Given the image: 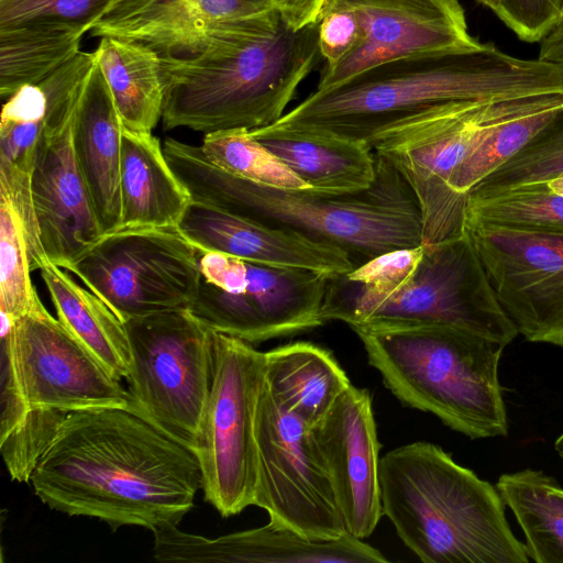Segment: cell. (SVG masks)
<instances>
[{
    "label": "cell",
    "mask_w": 563,
    "mask_h": 563,
    "mask_svg": "<svg viewBox=\"0 0 563 563\" xmlns=\"http://www.w3.org/2000/svg\"><path fill=\"white\" fill-rule=\"evenodd\" d=\"M30 483L52 510L154 530L192 508L202 472L192 449L141 415L101 407L65 419Z\"/></svg>",
    "instance_id": "obj_1"
},
{
    "label": "cell",
    "mask_w": 563,
    "mask_h": 563,
    "mask_svg": "<svg viewBox=\"0 0 563 563\" xmlns=\"http://www.w3.org/2000/svg\"><path fill=\"white\" fill-rule=\"evenodd\" d=\"M320 57L317 22L295 29L277 9L220 22L198 53L161 55L164 129L272 125Z\"/></svg>",
    "instance_id": "obj_2"
},
{
    "label": "cell",
    "mask_w": 563,
    "mask_h": 563,
    "mask_svg": "<svg viewBox=\"0 0 563 563\" xmlns=\"http://www.w3.org/2000/svg\"><path fill=\"white\" fill-rule=\"evenodd\" d=\"M563 95V66L522 59L493 44L386 62L314 90L274 126L363 141L427 108L470 100Z\"/></svg>",
    "instance_id": "obj_3"
},
{
    "label": "cell",
    "mask_w": 563,
    "mask_h": 563,
    "mask_svg": "<svg viewBox=\"0 0 563 563\" xmlns=\"http://www.w3.org/2000/svg\"><path fill=\"white\" fill-rule=\"evenodd\" d=\"M163 150L192 200L338 245L356 266L382 253L422 245L421 214L410 187L376 154V178L369 188L321 195L233 176L209 162L200 146L175 139H167Z\"/></svg>",
    "instance_id": "obj_4"
},
{
    "label": "cell",
    "mask_w": 563,
    "mask_h": 563,
    "mask_svg": "<svg viewBox=\"0 0 563 563\" xmlns=\"http://www.w3.org/2000/svg\"><path fill=\"white\" fill-rule=\"evenodd\" d=\"M383 516L424 563H528L496 486L418 441L379 461Z\"/></svg>",
    "instance_id": "obj_5"
},
{
    "label": "cell",
    "mask_w": 563,
    "mask_h": 563,
    "mask_svg": "<svg viewBox=\"0 0 563 563\" xmlns=\"http://www.w3.org/2000/svg\"><path fill=\"white\" fill-rule=\"evenodd\" d=\"M352 330L369 365L405 406L473 440L508 434L498 378L505 345L444 324Z\"/></svg>",
    "instance_id": "obj_6"
},
{
    "label": "cell",
    "mask_w": 563,
    "mask_h": 563,
    "mask_svg": "<svg viewBox=\"0 0 563 563\" xmlns=\"http://www.w3.org/2000/svg\"><path fill=\"white\" fill-rule=\"evenodd\" d=\"M563 106V95L437 104L387 123L363 141L401 175L419 206L422 245L464 232L466 200L449 183L503 123Z\"/></svg>",
    "instance_id": "obj_7"
},
{
    "label": "cell",
    "mask_w": 563,
    "mask_h": 563,
    "mask_svg": "<svg viewBox=\"0 0 563 563\" xmlns=\"http://www.w3.org/2000/svg\"><path fill=\"white\" fill-rule=\"evenodd\" d=\"M423 247L410 279L385 295L358 294L343 275L330 277L323 320L342 321L351 329L444 324L510 344L519 333L500 306L466 231Z\"/></svg>",
    "instance_id": "obj_8"
},
{
    "label": "cell",
    "mask_w": 563,
    "mask_h": 563,
    "mask_svg": "<svg viewBox=\"0 0 563 563\" xmlns=\"http://www.w3.org/2000/svg\"><path fill=\"white\" fill-rule=\"evenodd\" d=\"M132 410L195 450L213 374V330L188 309L124 322Z\"/></svg>",
    "instance_id": "obj_9"
},
{
    "label": "cell",
    "mask_w": 563,
    "mask_h": 563,
    "mask_svg": "<svg viewBox=\"0 0 563 563\" xmlns=\"http://www.w3.org/2000/svg\"><path fill=\"white\" fill-rule=\"evenodd\" d=\"M200 283L188 310L209 329L257 344L325 323L329 276L200 252Z\"/></svg>",
    "instance_id": "obj_10"
},
{
    "label": "cell",
    "mask_w": 563,
    "mask_h": 563,
    "mask_svg": "<svg viewBox=\"0 0 563 563\" xmlns=\"http://www.w3.org/2000/svg\"><path fill=\"white\" fill-rule=\"evenodd\" d=\"M264 353L213 331V374L195 453L206 501L224 518L254 505L255 417Z\"/></svg>",
    "instance_id": "obj_11"
},
{
    "label": "cell",
    "mask_w": 563,
    "mask_h": 563,
    "mask_svg": "<svg viewBox=\"0 0 563 563\" xmlns=\"http://www.w3.org/2000/svg\"><path fill=\"white\" fill-rule=\"evenodd\" d=\"M199 254L177 228L103 233L65 269L123 321L188 309L200 283Z\"/></svg>",
    "instance_id": "obj_12"
},
{
    "label": "cell",
    "mask_w": 563,
    "mask_h": 563,
    "mask_svg": "<svg viewBox=\"0 0 563 563\" xmlns=\"http://www.w3.org/2000/svg\"><path fill=\"white\" fill-rule=\"evenodd\" d=\"M1 371L13 376L29 410H132L129 390L44 307L15 321L1 316Z\"/></svg>",
    "instance_id": "obj_13"
},
{
    "label": "cell",
    "mask_w": 563,
    "mask_h": 563,
    "mask_svg": "<svg viewBox=\"0 0 563 563\" xmlns=\"http://www.w3.org/2000/svg\"><path fill=\"white\" fill-rule=\"evenodd\" d=\"M254 505L269 521L312 539L347 533L331 478L310 427L285 410L263 379L256 417Z\"/></svg>",
    "instance_id": "obj_14"
},
{
    "label": "cell",
    "mask_w": 563,
    "mask_h": 563,
    "mask_svg": "<svg viewBox=\"0 0 563 563\" xmlns=\"http://www.w3.org/2000/svg\"><path fill=\"white\" fill-rule=\"evenodd\" d=\"M464 230L519 334L563 347V233L465 218Z\"/></svg>",
    "instance_id": "obj_15"
},
{
    "label": "cell",
    "mask_w": 563,
    "mask_h": 563,
    "mask_svg": "<svg viewBox=\"0 0 563 563\" xmlns=\"http://www.w3.org/2000/svg\"><path fill=\"white\" fill-rule=\"evenodd\" d=\"M79 98L46 99V124L31 179L42 246L47 260L64 269L103 234L74 151Z\"/></svg>",
    "instance_id": "obj_16"
},
{
    "label": "cell",
    "mask_w": 563,
    "mask_h": 563,
    "mask_svg": "<svg viewBox=\"0 0 563 563\" xmlns=\"http://www.w3.org/2000/svg\"><path fill=\"white\" fill-rule=\"evenodd\" d=\"M354 12L363 38L339 65L322 67L316 90L333 88L379 64L472 47L459 0H328Z\"/></svg>",
    "instance_id": "obj_17"
},
{
    "label": "cell",
    "mask_w": 563,
    "mask_h": 563,
    "mask_svg": "<svg viewBox=\"0 0 563 563\" xmlns=\"http://www.w3.org/2000/svg\"><path fill=\"white\" fill-rule=\"evenodd\" d=\"M310 433L331 478L347 533L368 538L383 517L380 443L368 390L351 384L310 427Z\"/></svg>",
    "instance_id": "obj_18"
},
{
    "label": "cell",
    "mask_w": 563,
    "mask_h": 563,
    "mask_svg": "<svg viewBox=\"0 0 563 563\" xmlns=\"http://www.w3.org/2000/svg\"><path fill=\"white\" fill-rule=\"evenodd\" d=\"M153 533L154 556L162 562H388L379 550L350 533L336 539H312L272 521L216 539L184 532L172 523L155 528Z\"/></svg>",
    "instance_id": "obj_19"
},
{
    "label": "cell",
    "mask_w": 563,
    "mask_h": 563,
    "mask_svg": "<svg viewBox=\"0 0 563 563\" xmlns=\"http://www.w3.org/2000/svg\"><path fill=\"white\" fill-rule=\"evenodd\" d=\"M177 229L200 251L256 264L308 269L329 277L345 275L356 267L351 255L338 245L195 200Z\"/></svg>",
    "instance_id": "obj_20"
},
{
    "label": "cell",
    "mask_w": 563,
    "mask_h": 563,
    "mask_svg": "<svg viewBox=\"0 0 563 563\" xmlns=\"http://www.w3.org/2000/svg\"><path fill=\"white\" fill-rule=\"evenodd\" d=\"M275 9L276 0H113L89 31L144 44L159 55L189 56L216 24Z\"/></svg>",
    "instance_id": "obj_21"
},
{
    "label": "cell",
    "mask_w": 563,
    "mask_h": 563,
    "mask_svg": "<svg viewBox=\"0 0 563 563\" xmlns=\"http://www.w3.org/2000/svg\"><path fill=\"white\" fill-rule=\"evenodd\" d=\"M122 131L108 84L95 64L76 107L73 144L103 233L122 225Z\"/></svg>",
    "instance_id": "obj_22"
},
{
    "label": "cell",
    "mask_w": 563,
    "mask_h": 563,
    "mask_svg": "<svg viewBox=\"0 0 563 563\" xmlns=\"http://www.w3.org/2000/svg\"><path fill=\"white\" fill-rule=\"evenodd\" d=\"M250 132L312 192H361L376 178V157L364 141L274 125Z\"/></svg>",
    "instance_id": "obj_23"
},
{
    "label": "cell",
    "mask_w": 563,
    "mask_h": 563,
    "mask_svg": "<svg viewBox=\"0 0 563 563\" xmlns=\"http://www.w3.org/2000/svg\"><path fill=\"white\" fill-rule=\"evenodd\" d=\"M46 124V97L40 85H24L2 106L0 122V195L21 219L32 271L47 261L33 207L31 179Z\"/></svg>",
    "instance_id": "obj_24"
},
{
    "label": "cell",
    "mask_w": 563,
    "mask_h": 563,
    "mask_svg": "<svg viewBox=\"0 0 563 563\" xmlns=\"http://www.w3.org/2000/svg\"><path fill=\"white\" fill-rule=\"evenodd\" d=\"M121 229L177 228L191 195L152 133L123 128L120 167Z\"/></svg>",
    "instance_id": "obj_25"
},
{
    "label": "cell",
    "mask_w": 563,
    "mask_h": 563,
    "mask_svg": "<svg viewBox=\"0 0 563 563\" xmlns=\"http://www.w3.org/2000/svg\"><path fill=\"white\" fill-rule=\"evenodd\" d=\"M264 353V382L274 399L311 427L350 387L333 353L311 342L297 341Z\"/></svg>",
    "instance_id": "obj_26"
},
{
    "label": "cell",
    "mask_w": 563,
    "mask_h": 563,
    "mask_svg": "<svg viewBox=\"0 0 563 563\" xmlns=\"http://www.w3.org/2000/svg\"><path fill=\"white\" fill-rule=\"evenodd\" d=\"M57 319L119 380L131 369L124 322L91 290L79 286L62 267L47 261L40 269Z\"/></svg>",
    "instance_id": "obj_27"
},
{
    "label": "cell",
    "mask_w": 563,
    "mask_h": 563,
    "mask_svg": "<svg viewBox=\"0 0 563 563\" xmlns=\"http://www.w3.org/2000/svg\"><path fill=\"white\" fill-rule=\"evenodd\" d=\"M93 53L122 126L152 133L164 109L161 55L144 44L108 36Z\"/></svg>",
    "instance_id": "obj_28"
},
{
    "label": "cell",
    "mask_w": 563,
    "mask_h": 563,
    "mask_svg": "<svg viewBox=\"0 0 563 563\" xmlns=\"http://www.w3.org/2000/svg\"><path fill=\"white\" fill-rule=\"evenodd\" d=\"M86 32L57 20L0 26V97L7 100L24 85H38L74 58Z\"/></svg>",
    "instance_id": "obj_29"
},
{
    "label": "cell",
    "mask_w": 563,
    "mask_h": 563,
    "mask_svg": "<svg viewBox=\"0 0 563 563\" xmlns=\"http://www.w3.org/2000/svg\"><path fill=\"white\" fill-rule=\"evenodd\" d=\"M495 486L523 532L528 558L563 563V486L556 478L528 467L501 474Z\"/></svg>",
    "instance_id": "obj_30"
},
{
    "label": "cell",
    "mask_w": 563,
    "mask_h": 563,
    "mask_svg": "<svg viewBox=\"0 0 563 563\" xmlns=\"http://www.w3.org/2000/svg\"><path fill=\"white\" fill-rule=\"evenodd\" d=\"M200 148L209 162L233 176L274 188L310 190L303 180L249 130L235 129L205 134Z\"/></svg>",
    "instance_id": "obj_31"
},
{
    "label": "cell",
    "mask_w": 563,
    "mask_h": 563,
    "mask_svg": "<svg viewBox=\"0 0 563 563\" xmlns=\"http://www.w3.org/2000/svg\"><path fill=\"white\" fill-rule=\"evenodd\" d=\"M563 174V107L516 154L468 194L486 198L512 188L548 183Z\"/></svg>",
    "instance_id": "obj_32"
},
{
    "label": "cell",
    "mask_w": 563,
    "mask_h": 563,
    "mask_svg": "<svg viewBox=\"0 0 563 563\" xmlns=\"http://www.w3.org/2000/svg\"><path fill=\"white\" fill-rule=\"evenodd\" d=\"M465 218L518 229L563 233V195L547 183L526 185L493 197L467 196Z\"/></svg>",
    "instance_id": "obj_33"
},
{
    "label": "cell",
    "mask_w": 563,
    "mask_h": 563,
    "mask_svg": "<svg viewBox=\"0 0 563 563\" xmlns=\"http://www.w3.org/2000/svg\"><path fill=\"white\" fill-rule=\"evenodd\" d=\"M31 263L20 217L0 195V313L15 321L40 299L31 280Z\"/></svg>",
    "instance_id": "obj_34"
},
{
    "label": "cell",
    "mask_w": 563,
    "mask_h": 563,
    "mask_svg": "<svg viewBox=\"0 0 563 563\" xmlns=\"http://www.w3.org/2000/svg\"><path fill=\"white\" fill-rule=\"evenodd\" d=\"M563 107V106H562ZM551 108L500 124L453 174L449 186L460 198L526 145L560 109Z\"/></svg>",
    "instance_id": "obj_35"
},
{
    "label": "cell",
    "mask_w": 563,
    "mask_h": 563,
    "mask_svg": "<svg viewBox=\"0 0 563 563\" xmlns=\"http://www.w3.org/2000/svg\"><path fill=\"white\" fill-rule=\"evenodd\" d=\"M69 415L57 409L33 408L15 428L0 438L2 459L13 481L30 482L38 460Z\"/></svg>",
    "instance_id": "obj_36"
},
{
    "label": "cell",
    "mask_w": 563,
    "mask_h": 563,
    "mask_svg": "<svg viewBox=\"0 0 563 563\" xmlns=\"http://www.w3.org/2000/svg\"><path fill=\"white\" fill-rule=\"evenodd\" d=\"M423 245L382 253L343 275L355 292L380 296L401 287L417 271L423 256Z\"/></svg>",
    "instance_id": "obj_37"
},
{
    "label": "cell",
    "mask_w": 563,
    "mask_h": 563,
    "mask_svg": "<svg viewBox=\"0 0 563 563\" xmlns=\"http://www.w3.org/2000/svg\"><path fill=\"white\" fill-rule=\"evenodd\" d=\"M111 0H0V26L33 20H57L90 26Z\"/></svg>",
    "instance_id": "obj_38"
},
{
    "label": "cell",
    "mask_w": 563,
    "mask_h": 563,
    "mask_svg": "<svg viewBox=\"0 0 563 563\" xmlns=\"http://www.w3.org/2000/svg\"><path fill=\"white\" fill-rule=\"evenodd\" d=\"M318 46L322 67L339 65L361 44L363 32L353 11L327 2L318 18Z\"/></svg>",
    "instance_id": "obj_39"
},
{
    "label": "cell",
    "mask_w": 563,
    "mask_h": 563,
    "mask_svg": "<svg viewBox=\"0 0 563 563\" xmlns=\"http://www.w3.org/2000/svg\"><path fill=\"white\" fill-rule=\"evenodd\" d=\"M496 14L520 40L541 42L563 20V0H500Z\"/></svg>",
    "instance_id": "obj_40"
},
{
    "label": "cell",
    "mask_w": 563,
    "mask_h": 563,
    "mask_svg": "<svg viewBox=\"0 0 563 563\" xmlns=\"http://www.w3.org/2000/svg\"><path fill=\"white\" fill-rule=\"evenodd\" d=\"M328 0H276L277 10L286 22L301 29L318 21Z\"/></svg>",
    "instance_id": "obj_41"
},
{
    "label": "cell",
    "mask_w": 563,
    "mask_h": 563,
    "mask_svg": "<svg viewBox=\"0 0 563 563\" xmlns=\"http://www.w3.org/2000/svg\"><path fill=\"white\" fill-rule=\"evenodd\" d=\"M538 58L563 66V20L541 41Z\"/></svg>",
    "instance_id": "obj_42"
},
{
    "label": "cell",
    "mask_w": 563,
    "mask_h": 563,
    "mask_svg": "<svg viewBox=\"0 0 563 563\" xmlns=\"http://www.w3.org/2000/svg\"><path fill=\"white\" fill-rule=\"evenodd\" d=\"M551 190L563 195V174L547 183Z\"/></svg>",
    "instance_id": "obj_43"
},
{
    "label": "cell",
    "mask_w": 563,
    "mask_h": 563,
    "mask_svg": "<svg viewBox=\"0 0 563 563\" xmlns=\"http://www.w3.org/2000/svg\"><path fill=\"white\" fill-rule=\"evenodd\" d=\"M479 3L486 5L495 13L498 11L500 0H477Z\"/></svg>",
    "instance_id": "obj_44"
},
{
    "label": "cell",
    "mask_w": 563,
    "mask_h": 563,
    "mask_svg": "<svg viewBox=\"0 0 563 563\" xmlns=\"http://www.w3.org/2000/svg\"><path fill=\"white\" fill-rule=\"evenodd\" d=\"M554 449L559 456L563 460V432L556 438Z\"/></svg>",
    "instance_id": "obj_45"
},
{
    "label": "cell",
    "mask_w": 563,
    "mask_h": 563,
    "mask_svg": "<svg viewBox=\"0 0 563 563\" xmlns=\"http://www.w3.org/2000/svg\"><path fill=\"white\" fill-rule=\"evenodd\" d=\"M111 1H113V0H111Z\"/></svg>",
    "instance_id": "obj_46"
}]
</instances>
